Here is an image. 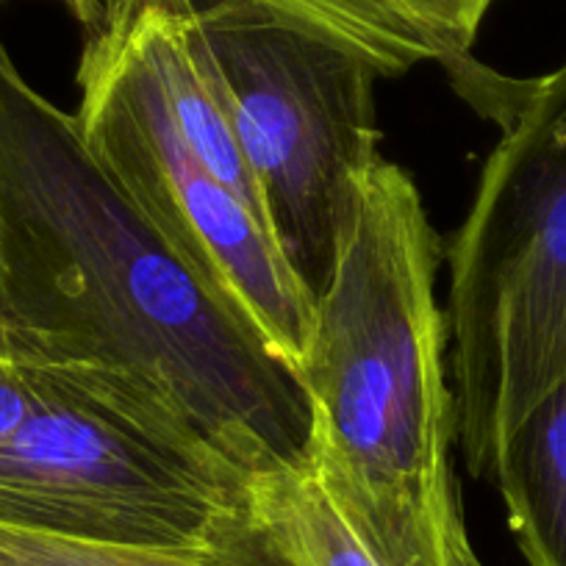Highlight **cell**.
<instances>
[{"label":"cell","instance_id":"cell-2","mask_svg":"<svg viewBox=\"0 0 566 566\" xmlns=\"http://www.w3.org/2000/svg\"><path fill=\"white\" fill-rule=\"evenodd\" d=\"M437 270L419 189L380 159L342 228L297 375L314 411V475L391 566H448L461 509Z\"/></svg>","mask_w":566,"mask_h":566},{"label":"cell","instance_id":"cell-8","mask_svg":"<svg viewBox=\"0 0 566 566\" xmlns=\"http://www.w3.org/2000/svg\"><path fill=\"white\" fill-rule=\"evenodd\" d=\"M0 566H297L259 494L217 520L209 536L184 547L103 544L0 525Z\"/></svg>","mask_w":566,"mask_h":566},{"label":"cell","instance_id":"cell-4","mask_svg":"<svg viewBox=\"0 0 566 566\" xmlns=\"http://www.w3.org/2000/svg\"><path fill=\"white\" fill-rule=\"evenodd\" d=\"M195 29L266 226L317 301L358 187L380 161L378 75L244 0H195Z\"/></svg>","mask_w":566,"mask_h":566},{"label":"cell","instance_id":"cell-3","mask_svg":"<svg viewBox=\"0 0 566 566\" xmlns=\"http://www.w3.org/2000/svg\"><path fill=\"white\" fill-rule=\"evenodd\" d=\"M448 248L455 444L492 478L527 408L566 378V62L522 81Z\"/></svg>","mask_w":566,"mask_h":566},{"label":"cell","instance_id":"cell-10","mask_svg":"<svg viewBox=\"0 0 566 566\" xmlns=\"http://www.w3.org/2000/svg\"><path fill=\"white\" fill-rule=\"evenodd\" d=\"M448 566H483V560L478 558V553L472 549L470 536H467L461 509L455 511L448 527Z\"/></svg>","mask_w":566,"mask_h":566},{"label":"cell","instance_id":"cell-5","mask_svg":"<svg viewBox=\"0 0 566 566\" xmlns=\"http://www.w3.org/2000/svg\"><path fill=\"white\" fill-rule=\"evenodd\" d=\"M75 84L73 114L92 154L184 264L297 373L317 301L266 222L181 134L128 7L86 29Z\"/></svg>","mask_w":566,"mask_h":566},{"label":"cell","instance_id":"cell-1","mask_svg":"<svg viewBox=\"0 0 566 566\" xmlns=\"http://www.w3.org/2000/svg\"><path fill=\"white\" fill-rule=\"evenodd\" d=\"M0 339L250 481L312 470L301 375L184 264L3 36Z\"/></svg>","mask_w":566,"mask_h":566},{"label":"cell","instance_id":"cell-9","mask_svg":"<svg viewBox=\"0 0 566 566\" xmlns=\"http://www.w3.org/2000/svg\"><path fill=\"white\" fill-rule=\"evenodd\" d=\"M492 481L527 564L566 566V378L509 433Z\"/></svg>","mask_w":566,"mask_h":566},{"label":"cell","instance_id":"cell-6","mask_svg":"<svg viewBox=\"0 0 566 566\" xmlns=\"http://www.w3.org/2000/svg\"><path fill=\"white\" fill-rule=\"evenodd\" d=\"M23 358V402L0 433V525L184 547L253 492L250 478L165 442L56 369Z\"/></svg>","mask_w":566,"mask_h":566},{"label":"cell","instance_id":"cell-7","mask_svg":"<svg viewBox=\"0 0 566 566\" xmlns=\"http://www.w3.org/2000/svg\"><path fill=\"white\" fill-rule=\"evenodd\" d=\"M497 0H266V12L356 53L378 78L424 62L453 73Z\"/></svg>","mask_w":566,"mask_h":566}]
</instances>
